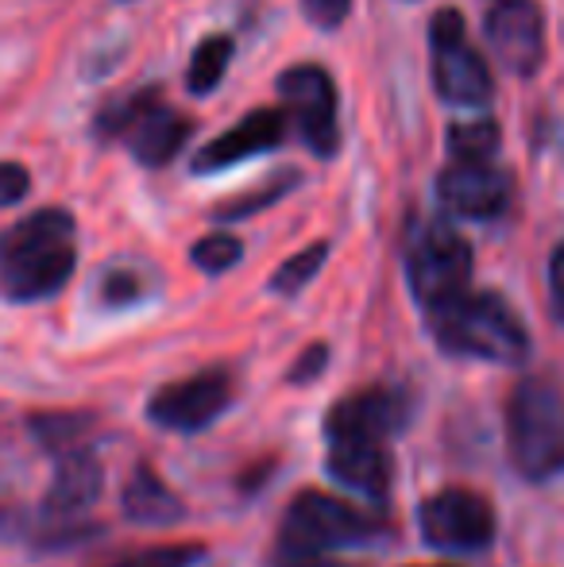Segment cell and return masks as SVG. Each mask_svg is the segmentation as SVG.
I'll return each instance as SVG.
<instances>
[{"mask_svg": "<svg viewBox=\"0 0 564 567\" xmlns=\"http://www.w3.org/2000/svg\"><path fill=\"white\" fill-rule=\"evenodd\" d=\"M298 178H301L298 171L275 174V182H267V186L256 189V194H244V197H236V202H228V205H217V213H213V217H217V220H244V217H252V213H264L267 205H275L279 197L290 194V189L298 186Z\"/></svg>", "mask_w": 564, "mask_h": 567, "instance_id": "cb8c5ba5", "label": "cell"}, {"mask_svg": "<svg viewBox=\"0 0 564 567\" xmlns=\"http://www.w3.org/2000/svg\"><path fill=\"white\" fill-rule=\"evenodd\" d=\"M105 467L90 449L59 455V471L43 498V525H85L82 514L101 498Z\"/></svg>", "mask_w": 564, "mask_h": 567, "instance_id": "5bb4252c", "label": "cell"}, {"mask_svg": "<svg viewBox=\"0 0 564 567\" xmlns=\"http://www.w3.org/2000/svg\"><path fill=\"white\" fill-rule=\"evenodd\" d=\"M233 51H236V43L228 35L202 39V43H197V51H194V59H189V70H186L189 93H197V97H209V93L221 85V78L228 74Z\"/></svg>", "mask_w": 564, "mask_h": 567, "instance_id": "d6986e66", "label": "cell"}, {"mask_svg": "<svg viewBox=\"0 0 564 567\" xmlns=\"http://www.w3.org/2000/svg\"><path fill=\"white\" fill-rule=\"evenodd\" d=\"M483 35L514 78H534L545 62V16L537 0H483Z\"/></svg>", "mask_w": 564, "mask_h": 567, "instance_id": "9c48e42d", "label": "cell"}, {"mask_svg": "<svg viewBox=\"0 0 564 567\" xmlns=\"http://www.w3.org/2000/svg\"><path fill=\"white\" fill-rule=\"evenodd\" d=\"M429 332L449 355L483 359L499 367H522L530 359V332L511 301L499 293H460L429 313Z\"/></svg>", "mask_w": 564, "mask_h": 567, "instance_id": "7a4b0ae2", "label": "cell"}, {"mask_svg": "<svg viewBox=\"0 0 564 567\" xmlns=\"http://www.w3.org/2000/svg\"><path fill=\"white\" fill-rule=\"evenodd\" d=\"M429 54H433V90L444 105L483 109L495 97V78L483 54L468 43L464 16L457 8H441L429 20Z\"/></svg>", "mask_w": 564, "mask_h": 567, "instance_id": "8992f818", "label": "cell"}, {"mask_svg": "<svg viewBox=\"0 0 564 567\" xmlns=\"http://www.w3.org/2000/svg\"><path fill=\"white\" fill-rule=\"evenodd\" d=\"M348 12H352V0H301V16L321 31H337Z\"/></svg>", "mask_w": 564, "mask_h": 567, "instance_id": "484cf974", "label": "cell"}, {"mask_svg": "<svg viewBox=\"0 0 564 567\" xmlns=\"http://www.w3.org/2000/svg\"><path fill=\"white\" fill-rule=\"evenodd\" d=\"M550 306H553V317L564 324V239L550 255Z\"/></svg>", "mask_w": 564, "mask_h": 567, "instance_id": "f1b7e54d", "label": "cell"}, {"mask_svg": "<svg viewBox=\"0 0 564 567\" xmlns=\"http://www.w3.org/2000/svg\"><path fill=\"white\" fill-rule=\"evenodd\" d=\"M279 97L286 101V116L294 120L301 143L317 158H332L340 147V124H337V85L329 70L301 62L279 74Z\"/></svg>", "mask_w": 564, "mask_h": 567, "instance_id": "ba28073f", "label": "cell"}, {"mask_svg": "<svg viewBox=\"0 0 564 567\" xmlns=\"http://www.w3.org/2000/svg\"><path fill=\"white\" fill-rule=\"evenodd\" d=\"M499 124L495 120H468V124L449 127V151L452 163H488L499 147Z\"/></svg>", "mask_w": 564, "mask_h": 567, "instance_id": "ffe728a7", "label": "cell"}, {"mask_svg": "<svg viewBox=\"0 0 564 567\" xmlns=\"http://www.w3.org/2000/svg\"><path fill=\"white\" fill-rule=\"evenodd\" d=\"M189 135H194V120L182 116L178 109L163 105L158 90H151L147 101H143V109H140V116L132 120V127L124 132V140H129L136 163L166 166L182 147H186Z\"/></svg>", "mask_w": 564, "mask_h": 567, "instance_id": "2e32d148", "label": "cell"}, {"mask_svg": "<svg viewBox=\"0 0 564 567\" xmlns=\"http://www.w3.org/2000/svg\"><path fill=\"white\" fill-rule=\"evenodd\" d=\"M325 259H329V244H309L306 251L290 255V259L283 262L279 270L271 275V293H283V298H294V293H301L309 282H314V275L325 267Z\"/></svg>", "mask_w": 564, "mask_h": 567, "instance_id": "44dd1931", "label": "cell"}, {"mask_svg": "<svg viewBox=\"0 0 564 567\" xmlns=\"http://www.w3.org/2000/svg\"><path fill=\"white\" fill-rule=\"evenodd\" d=\"M74 231L66 209H39L0 231V293L20 306L54 298L78 267Z\"/></svg>", "mask_w": 564, "mask_h": 567, "instance_id": "6da1fadb", "label": "cell"}, {"mask_svg": "<svg viewBox=\"0 0 564 567\" xmlns=\"http://www.w3.org/2000/svg\"><path fill=\"white\" fill-rule=\"evenodd\" d=\"M31 189V174L20 163H0V209L8 205H20Z\"/></svg>", "mask_w": 564, "mask_h": 567, "instance_id": "4316f807", "label": "cell"}, {"mask_svg": "<svg viewBox=\"0 0 564 567\" xmlns=\"http://www.w3.org/2000/svg\"><path fill=\"white\" fill-rule=\"evenodd\" d=\"M121 506H124V517L136 525H174L186 517L182 498L158 478V471L147 467V463H140L129 483H124Z\"/></svg>", "mask_w": 564, "mask_h": 567, "instance_id": "e0dca14e", "label": "cell"}, {"mask_svg": "<svg viewBox=\"0 0 564 567\" xmlns=\"http://www.w3.org/2000/svg\"><path fill=\"white\" fill-rule=\"evenodd\" d=\"M275 567H352V564H340L332 556H290V553H279Z\"/></svg>", "mask_w": 564, "mask_h": 567, "instance_id": "f546056e", "label": "cell"}, {"mask_svg": "<svg viewBox=\"0 0 564 567\" xmlns=\"http://www.w3.org/2000/svg\"><path fill=\"white\" fill-rule=\"evenodd\" d=\"M286 127H290L286 109H256V113H248L236 127H228L225 135L205 143L194 155V163H189V171L213 174V171H225V166L244 163V158L267 155V151H275L286 140Z\"/></svg>", "mask_w": 564, "mask_h": 567, "instance_id": "4fadbf2b", "label": "cell"}, {"mask_svg": "<svg viewBox=\"0 0 564 567\" xmlns=\"http://www.w3.org/2000/svg\"><path fill=\"white\" fill-rule=\"evenodd\" d=\"M325 363H329V348H325V343H309V348L298 355V363L290 367V374H286V379H290V382H309V379H317V374L325 371Z\"/></svg>", "mask_w": 564, "mask_h": 567, "instance_id": "83f0119b", "label": "cell"}, {"mask_svg": "<svg viewBox=\"0 0 564 567\" xmlns=\"http://www.w3.org/2000/svg\"><path fill=\"white\" fill-rule=\"evenodd\" d=\"M93 425H98V417L85 410H43L28 421L31 436L54 455L85 449V433H90Z\"/></svg>", "mask_w": 564, "mask_h": 567, "instance_id": "ac0fdd59", "label": "cell"}, {"mask_svg": "<svg viewBox=\"0 0 564 567\" xmlns=\"http://www.w3.org/2000/svg\"><path fill=\"white\" fill-rule=\"evenodd\" d=\"M205 560V545H189V540H174V545H151L136 553L121 556V560L105 567H197Z\"/></svg>", "mask_w": 564, "mask_h": 567, "instance_id": "7402d4cb", "label": "cell"}, {"mask_svg": "<svg viewBox=\"0 0 564 567\" xmlns=\"http://www.w3.org/2000/svg\"><path fill=\"white\" fill-rule=\"evenodd\" d=\"M506 455L530 483L564 475V390L545 374H530L506 398Z\"/></svg>", "mask_w": 564, "mask_h": 567, "instance_id": "3957f363", "label": "cell"}, {"mask_svg": "<svg viewBox=\"0 0 564 567\" xmlns=\"http://www.w3.org/2000/svg\"><path fill=\"white\" fill-rule=\"evenodd\" d=\"M407 421V402L399 390L391 386H363L352 390L348 398H340L325 417V441H383L391 444V436Z\"/></svg>", "mask_w": 564, "mask_h": 567, "instance_id": "7c38bea8", "label": "cell"}, {"mask_svg": "<svg viewBox=\"0 0 564 567\" xmlns=\"http://www.w3.org/2000/svg\"><path fill=\"white\" fill-rule=\"evenodd\" d=\"M387 525L356 502L332 498L321 491H301L290 502L279 525V553L290 556H329L332 548L371 545Z\"/></svg>", "mask_w": 564, "mask_h": 567, "instance_id": "277c9868", "label": "cell"}, {"mask_svg": "<svg viewBox=\"0 0 564 567\" xmlns=\"http://www.w3.org/2000/svg\"><path fill=\"white\" fill-rule=\"evenodd\" d=\"M407 282L425 313L468 293V282H472V247H468V239L444 220L418 225L407 244Z\"/></svg>", "mask_w": 564, "mask_h": 567, "instance_id": "5b68a950", "label": "cell"}, {"mask_svg": "<svg viewBox=\"0 0 564 567\" xmlns=\"http://www.w3.org/2000/svg\"><path fill=\"white\" fill-rule=\"evenodd\" d=\"M418 529L425 545L441 553H483L495 545L499 517L483 494L468 486H444L418 506Z\"/></svg>", "mask_w": 564, "mask_h": 567, "instance_id": "52a82bcc", "label": "cell"}, {"mask_svg": "<svg viewBox=\"0 0 564 567\" xmlns=\"http://www.w3.org/2000/svg\"><path fill=\"white\" fill-rule=\"evenodd\" d=\"M244 259V244L228 231H209L189 247V262L205 275H221V270H233Z\"/></svg>", "mask_w": 564, "mask_h": 567, "instance_id": "603a6c76", "label": "cell"}, {"mask_svg": "<svg viewBox=\"0 0 564 567\" xmlns=\"http://www.w3.org/2000/svg\"><path fill=\"white\" fill-rule=\"evenodd\" d=\"M437 197L468 220H499L514 202V178L491 163H449L437 174Z\"/></svg>", "mask_w": 564, "mask_h": 567, "instance_id": "8fae6325", "label": "cell"}, {"mask_svg": "<svg viewBox=\"0 0 564 567\" xmlns=\"http://www.w3.org/2000/svg\"><path fill=\"white\" fill-rule=\"evenodd\" d=\"M414 567H452V564H414Z\"/></svg>", "mask_w": 564, "mask_h": 567, "instance_id": "4dcf8cb0", "label": "cell"}, {"mask_svg": "<svg viewBox=\"0 0 564 567\" xmlns=\"http://www.w3.org/2000/svg\"><path fill=\"white\" fill-rule=\"evenodd\" d=\"M233 402V379L228 371H197L174 379L147 402V417L166 433H202L209 429Z\"/></svg>", "mask_w": 564, "mask_h": 567, "instance_id": "30bf717a", "label": "cell"}, {"mask_svg": "<svg viewBox=\"0 0 564 567\" xmlns=\"http://www.w3.org/2000/svg\"><path fill=\"white\" fill-rule=\"evenodd\" d=\"M147 293V278L136 267H109L101 278V306L121 309V306H136Z\"/></svg>", "mask_w": 564, "mask_h": 567, "instance_id": "d4e9b609", "label": "cell"}, {"mask_svg": "<svg viewBox=\"0 0 564 567\" xmlns=\"http://www.w3.org/2000/svg\"><path fill=\"white\" fill-rule=\"evenodd\" d=\"M325 471L337 478L345 491L363 494L371 502H383L391 494L394 460L391 444L383 441H329Z\"/></svg>", "mask_w": 564, "mask_h": 567, "instance_id": "9a60e30c", "label": "cell"}]
</instances>
